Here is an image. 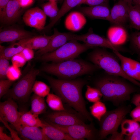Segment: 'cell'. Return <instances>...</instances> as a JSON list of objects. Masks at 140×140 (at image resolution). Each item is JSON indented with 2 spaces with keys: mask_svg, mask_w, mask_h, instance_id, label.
Returning <instances> with one entry per match:
<instances>
[{
  "mask_svg": "<svg viewBox=\"0 0 140 140\" xmlns=\"http://www.w3.org/2000/svg\"><path fill=\"white\" fill-rule=\"evenodd\" d=\"M53 91L62 101L73 108L85 119L92 122L91 114L88 111L82 94L86 81L80 79H57L45 75Z\"/></svg>",
  "mask_w": 140,
  "mask_h": 140,
  "instance_id": "1",
  "label": "cell"
},
{
  "mask_svg": "<svg viewBox=\"0 0 140 140\" xmlns=\"http://www.w3.org/2000/svg\"><path fill=\"white\" fill-rule=\"evenodd\" d=\"M127 80L121 77L108 74L95 80L94 85L102 93L104 100L111 102L118 106L129 100L131 95L138 90L136 86Z\"/></svg>",
  "mask_w": 140,
  "mask_h": 140,
  "instance_id": "2",
  "label": "cell"
},
{
  "mask_svg": "<svg viewBox=\"0 0 140 140\" xmlns=\"http://www.w3.org/2000/svg\"><path fill=\"white\" fill-rule=\"evenodd\" d=\"M99 69L93 63L75 59L46 64L41 67V70L55 75L59 79L71 80L83 75L91 74Z\"/></svg>",
  "mask_w": 140,
  "mask_h": 140,
  "instance_id": "3",
  "label": "cell"
},
{
  "mask_svg": "<svg viewBox=\"0 0 140 140\" xmlns=\"http://www.w3.org/2000/svg\"><path fill=\"white\" fill-rule=\"evenodd\" d=\"M115 55L105 49L98 48L89 54L88 58L93 64L104 70L108 74L122 77L140 87V82L124 73Z\"/></svg>",
  "mask_w": 140,
  "mask_h": 140,
  "instance_id": "4",
  "label": "cell"
},
{
  "mask_svg": "<svg viewBox=\"0 0 140 140\" xmlns=\"http://www.w3.org/2000/svg\"><path fill=\"white\" fill-rule=\"evenodd\" d=\"M93 48L85 43L81 44L72 39L54 51L35 58V60L43 62H59L75 59L81 53Z\"/></svg>",
  "mask_w": 140,
  "mask_h": 140,
  "instance_id": "5",
  "label": "cell"
},
{
  "mask_svg": "<svg viewBox=\"0 0 140 140\" xmlns=\"http://www.w3.org/2000/svg\"><path fill=\"white\" fill-rule=\"evenodd\" d=\"M130 105L122 104L116 109L107 111L99 121V139H105L109 134L117 131L126 116L131 111Z\"/></svg>",
  "mask_w": 140,
  "mask_h": 140,
  "instance_id": "6",
  "label": "cell"
},
{
  "mask_svg": "<svg viewBox=\"0 0 140 140\" xmlns=\"http://www.w3.org/2000/svg\"><path fill=\"white\" fill-rule=\"evenodd\" d=\"M38 69L32 68L21 79L15 83L12 88L5 95L8 98L25 102L31 93L37 75L39 74Z\"/></svg>",
  "mask_w": 140,
  "mask_h": 140,
  "instance_id": "7",
  "label": "cell"
},
{
  "mask_svg": "<svg viewBox=\"0 0 140 140\" xmlns=\"http://www.w3.org/2000/svg\"><path fill=\"white\" fill-rule=\"evenodd\" d=\"M67 134L75 140L99 139V132L91 122L89 124L85 123L69 126H62L47 122Z\"/></svg>",
  "mask_w": 140,
  "mask_h": 140,
  "instance_id": "8",
  "label": "cell"
},
{
  "mask_svg": "<svg viewBox=\"0 0 140 140\" xmlns=\"http://www.w3.org/2000/svg\"><path fill=\"white\" fill-rule=\"evenodd\" d=\"M45 117L46 121L62 126L85 123V118L79 113H76L66 109L64 110L50 113Z\"/></svg>",
  "mask_w": 140,
  "mask_h": 140,
  "instance_id": "9",
  "label": "cell"
},
{
  "mask_svg": "<svg viewBox=\"0 0 140 140\" xmlns=\"http://www.w3.org/2000/svg\"><path fill=\"white\" fill-rule=\"evenodd\" d=\"M73 39L82 41L93 48L100 47L119 51L123 50L120 46H117L113 44L108 39L94 33L91 28L89 29L87 32L84 34L78 35L74 34Z\"/></svg>",
  "mask_w": 140,
  "mask_h": 140,
  "instance_id": "10",
  "label": "cell"
},
{
  "mask_svg": "<svg viewBox=\"0 0 140 140\" xmlns=\"http://www.w3.org/2000/svg\"><path fill=\"white\" fill-rule=\"evenodd\" d=\"M18 106L14 100L8 99L0 103V118L10 123L15 128L20 125V119L22 113L18 110Z\"/></svg>",
  "mask_w": 140,
  "mask_h": 140,
  "instance_id": "11",
  "label": "cell"
},
{
  "mask_svg": "<svg viewBox=\"0 0 140 140\" xmlns=\"http://www.w3.org/2000/svg\"><path fill=\"white\" fill-rule=\"evenodd\" d=\"M73 34L71 32H61L54 29L53 33L48 45L44 48L37 51L35 57L54 51L68 41L73 39Z\"/></svg>",
  "mask_w": 140,
  "mask_h": 140,
  "instance_id": "12",
  "label": "cell"
},
{
  "mask_svg": "<svg viewBox=\"0 0 140 140\" xmlns=\"http://www.w3.org/2000/svg\"><path fill=\"white\" fill-rule=\"evenodd\" d=\"M46 16L42 9L37 7L27 10L23 19L27 26L41 31L45 27Z\"/></svg>",
  "mask_w": 140,
  "mask_h": 140,
  "instance_id": "13",
  "label": "cell"
},
{
  "mask_svg": "<svg viewBox=\"0 0 140 140\" xmlns=\"http://www.w3.org/2000/svg\"><path fill=\"white\" fill-rule=\"evenodd\" d=\"M129 4L123 1L119 0L110 10V22L122 26L129 20Z\"/></svg>",
  "mask_w": 140,
  "mask_h": 140,
  "instance_id": "14",
  "label": "cell"
},
{
  "mask_svg": "<svg viewBox=\"0 0 140 140\" xmlns=\"http://www.w3.org/2000/svg\"><path fill=\"white\" fill-rule=\"evenodd\" d=\"M21 8L17 0H10L0 15L1 22L5 24H10L16 22L20 16Z\"/></svg>",
  "mask_w": 140,
  "mask_h": 140,
  "instance_id": "15",
  "label": "cell"
},
{
  "mask_svg": "<svg viewBox=\"0 0 140 140\" xmlns=\"http://www.w3.org/2000/svg\"><path fill=\"white\" fill-rule=\"evenodd\" d=\"M32 37V33L22 29L15 28L5 29L0 32V43L14 42Z\"/></svg>",
  "mask_w": 140,
  "mask_h": 140,
  "instance_id": "16",
  "label": "cell"
},
{
  "mask_svg": "<svg viewBox=\"0 0 140 140\" xmlns=\"http://www.w3.org/2000/svg\"><path fill=\"white\" fill-rule=\"evenodd\" d=\"M79 10L90 18L110 20V10L108 5H100L80 7Z\"/></svg>",
  "mask_w": 140,
  "mask_h": 140,
  "instance_id": "17",
  "label": "cell"
},
{
  "mask_svg": "<svg viewBox=\"0 0 140 140\" xmlns=\"http://www.w3.org/2000/svg\"><path fill=\"white\" fill-rule=\"evenodd\" d=\"M15 129L22 139L50 140L45 135L42 129L40 127H27L20 125Z\"/></svg>",
  "mask_w": 140,
  "mask_h": 140,
  "instance_id": "18",
  "label": "cell"
},
{
  "mask_svg": "<svg viewBox=\"0 0 140 140\" xmlns=\"http://www.w3.org/2000/svg\"><path fill=\"white\" fill-rule=\"evenodd\" d=\"M86 22V19L82 12L74 11L70 12L66 17L65 25L67 30L77 31L82 29Z\"/></svg>",
  "mask_w": 140,
  "mask_h": 140,
  "instance_id": "19",
  "label": "cell"
},
{
  "mask_svg": "<svg viewBox=\"0 0 140 140\" xmlns=\"http://www.w3.org/2000/svg\"><path fill=\"white\" fill-rule=\"evenodd\" d=\"M108 39L114 45L120 46L127 41V32L122 26L116 25L110 27L107 32Z\"/></svg>",
  "mask_w": 140,
  "mask_h": 140,
  "instance_id": "20",
  "label": "cell"
},
{
  "mask_svg": "<svg viewBox=\"0 0 140 140\" xmlns=\"http://www.w3.org/2000/svg\"><path fill=\"white\" fill-rule=\"evenodd\" d=\"M52 37L44 34L33 37L21 40L22 43L26 47L33 50H39L42 49L48 44Z\"/></svg>",
  "mask_w": 140,
  "mask_h": 140,
  "instance_id": "21",
  "label": "cell"
},
{
  "mask_svg": "<svg viewBox=\"0 0 140 140\" xmlns=\"http://www.w3.org/2000/svg\"><path fill=\"white\" fill-rule=\"evenodd\" d=\"M44 125L42 128L46 136L53 140H75L68 135L50 124L45 120H42Z\"/></svg>",
  "mask_w": 140,
  "mask_h": 140,
  "instance_id": "22",
  "label": "cell"
},
{
  "mask_svg": "<svg viewBox=\"0 0 140 140\" xmlns=\"http://www.w3.org/2000/svg\"><path fill=\"white\" fill-rule=\"evenodd\" d=\"M38 116L33 114L30 111L22 113L20 119V124L23 126L42 128L44 123L42 120L39 118Z\"/></svg>",
  "mask_w": 140,
  "mask_h": 140,
  "instance_id": "23",
  "label": "cell"
},
{
  "mask_svg": "<svg viewBox=\"0 0 140 140\" xmlns=\"http://www.w3.org/2000/svg\"><path fill=\"white\" fill-rule=\"evenodd\" d=\"M25 47L20 40L17 42H13L7 47L0 45V56L9 60L14 55L20 53Z\"/></svg>",
  "mask_w": 140,
  "mask_h": 140,
  "instance_id": "24",
  "label": "cell"
},
{
  "mask_svg": "<svg viewBox=\"0 0 140 140\" xmlns=\"http://www.w3.org/2000/svg\"><path fill=\"white\" fill-rule=\"evenodd\" d=\"M129 5V27L140 30V5Z\"/></svg>",
  "mask_w": 140,
  "mask_h": 140,
  "instance_id": "25",
  "label": "cell"
},
{
  "mask_svg": "<svg viewBox=\"0 0 140 140\" xmlns=\"http://www.w3.org/2000/svg\"><path fill=\"white\" fill-rule=\"evenodd\" d=\"M32 113L38 115L44 113L47 106L44 97L39 96L34 93L31 98Z\"/></svg>",
  "mask_w": 140,
  "mask_h": 140,
  "instance_id": "26",
  "label": "cell"
},
{
  "mask_svg": "<svg viewBox=\"0 0 140 140\" xmlns=\"http://www.w3.org/2000/svg\"><path fill=\"white\" fill-rule=\"evenodd\" d=\"M121 133L126 136L132 135L139 128V122L133 119H124L121 124Z\"/></svg>",
  "mask_w": 140,
  "mask_h": 140,
  "instance_id": "27",
  "label": "cell"
},
{
  "mask_svg": "<svg viewBox=\"0 0 140 140\" xmlns=\"http://www.w3.org/2000/svg\"><path fill=\"white\" fill-rule=\"evenodd\" d=\"M46 101L50 108L55 111H61L65 110L62 101L58 95L49 93L47 96Z\"/></svg>",
  "mask_w": 140,
  "mask_h": 140,
  "instance_id": "28",
  "label": "cell"
},
{
  "mask_svg": "<svg viewBox=\"0 0 140 140\" xmlns=\"http://www.w3.org/2000/svg\"><path fill=\"white\" fill-rule=\"evenodd\" d=\"M41 6L45 14L50 18L51 20L57 15L59 10L55 1H49L42 4Z\"/></svg>",
  "mask_w": 140,
  "mask_h": 140,
  "instance_id": "29",
  "label": "cell"
},
{
  "mask_svg": "<svg viewBox=\"0 0 140 140\" xmlns=\"http://www.w3.org/2000/svg\"><path fill=\"white\" fill-rule=\"evenodd\" d=\"M83 0H65L55 19L58 21L65 14L73 8L80 5Z\"/></svg>",
  "mask_w": 140,
  "mask_h": 140,
  "instance_id": "30",
  "label": "cell"
},
{
  "mask_svg": "<svg viewBox=\"0 0 140 140\" xmlns=\"http://www.w3.org/2000/svg\"><path fill=\"white\" fill-rule=\"evenodd\" d=\"M89 108L91 115L99 121L107 111L105 104L100 101L94 103Z\"/></svg>",
  "mask_w": 140,
  "mask_h": 140,
  "instance_id": "31",
  "label": "cell"
},
{
  "mask_svg": "<svg viewBox=\"0 0 140 140\" xmlns=\"http://www.w3.org/2000/svg\"><path fill=\"white\" fill-rule=\"evenodd\" d=\"M32 91L37 95L44 97L50 93V88L43 82L36 81L33 87Z\"/></svg>",
  "mask_w": 140,
  "mask_h": 140,
  "instance_id": "32",
  "label": "cell"
},
{
  "mask_svg": "<svg viewBox=\"0 0 140 140\" xmlns=\"http://www.w3.org/2000/svg\"><path fill=\"white\" fill-rule=\"evenodd\" d=\"M85 96L89 102L94 103L100 101L102 97V95L98 89L87 85Z\"/></svg>",
  "mask_w": 140,
  "mask_h": 140,
  "instance_id": "33",
  "label": "cell"
},
{
  "mask_svg": "<svg viewBox=\"0 0 140 140\" xmlns=\"http://www.w3.org/2000/svg\"><path fill=\"white\" fill-rule=\"evenodd\" d=\"M130 45L133 50L140 56V32L131 33L129 37Z\"/></svg>",
  "mask_w": 140,
  "mask_h": 140,
  "instance_id": "34",
  "label": "cell"
},
{
  "mask_svg": "<svg viewBox=\"0 0 140 140\" xmlns=\"http://www.w3.org/2000/svg\"><path fill=\"white\" fill-rule=\"evenodd\" d=\"M22 75L21 71L19 68L13 65L10 66L6 74L8 79L14 81L19 79Z\"/></svg>",
  "mask_w": 140,
  "mask_h": 140,
  "instance_id": "35",
  "label": "cell"
},
{
  "mask_svg": "<svg viewBox=\"0 0 140 140\" xmlns=\"http://www.w3.org/2000/svg\"><path fill=\"white\" fill-rule=\"evenodd\" d=\"M8 60L0 56V79H5L7 78L6 74L10 66Z\"/></svg>",
  "mask_w": 140,
  "mask_h": 140,
  "instance_id": "36",
  "label": "cell"
},
{
  "mask_svg": "<svg viewBox=\"0 0 140 140\" xmlns=\"http://www.w3.org/2000/svg\"><path fill=\"white\" fill-rule=\"evenodd\" d=\"M13 81L8 79H2L0 80V98L5 95L9 90Z\"/></svg>",
  "mask_w": 140,
  "mask_h": 140,
  "instance_id": "37",
  "label": "cell"
},
{
  "mask_svg": "<svg viewBox=\"0 0 140 140\" xmlns=\"http://www.w3.org/2000/svg\"><path fill=\"white\" fill-rule=\"evenodd\" d=\"M11 59L12 65L19 68L23 67L27 61L20 53L14 55Z\"/></svg>",
  "mask_w": 140,
  "mask_h": 140,
  "instance_id": "38",
  "label": "cell"
},
{
  "mask_svg": "<svg viewBox=\"0 0 140 140\" xmlns=\"http://www.w3.org/2000/svg\"><path fill=\"white\" fill-rule=\"evenodd\" d=\"M109 0H84L80 3V5L85 4L89 6L100 5H108Z\"/></svg>",
  "mask_w": 140,
  "mask_h": 140,
  "instance_id": "39",
  "label": "cell"
},
{
  "mask_svg": "<svg viewBox=\"0 0 140 140\" xmlns=\"http://www.w3.org/2000/svg\"><path fill=\"white\" fill-rule=\"evenodd\" d=\"M1 122L4 125L5 127L9 130L12 139L13 140H21L22 139L18 135V133L17 131L12 128L9 125L7 122L5 121L0 118Z\"/></svg>",
  "mask_w": 140,
  "mask_h": 140,
  "instance_id": "40",
  "label": "cell"
},
{
  "mask_svg": "<svg viewBox=\"0 0 140 140\" xmlns=\"http://www.w3.org/2000/svg\"><path fill=\"white\" fill-rule=\"evenodd\" d=\"M20 53L26 61L34 58V53L33 50L29 48L25 47Z\"/></svg>",
  "mask_w": 140,
  "mask_h": 140,
  "instance_id": "41",
  "label": "cell"
},
{
  "mask_svg": "<svg viewBox=\"0 0 140 140\" xmlns=\"http://www.w3.org/2000/svg\"><path fill=\"white\" fill-rule=\"evenodd\" d=\"M130 116L132 119L140 122V106H137L130 112Z\"/></svg>",
  "mask_w": 140,
  "mask_h": 140,
  "instance_id": "42",
  "label": "cell"
},
{
  "mask_svg": "<svg viewBox=\"0 0 140 140\" xmlns=\"http://www.w3.org/2000/svg\"><path fill=\"white\" fill-rule=\"evenodd\" d=\"M126 140H140V126L131 135L126 136L124 138Z\"/></svg>",
  "mask_w": 140,
  "mask_h": 140,
  "instance_id": "43",
  "label": "cell"
},
{
  "mask_svg": "<svg viewBox=\"0 0 140 140\" xmlns=\"http://www.w3.org/2000/svg\"><path fill=\"white\" fill-rule=\"evenodd\" d=\"M111 135L107 140H124V136L121 132H119L117 131L111 134Z\"/></svg>",
  "mask_w": 140,
  "mask_h": 140,
  "instance_id": "44",
  "label": "cell"
},
{
  "mask_svg": "<svg viewBox=\"0 0 140 140\" xmlns=\"http://www.w3.org/2000/svg\"><path fill=\"white\" fill-rule=\"evenodd\" d=\"M22 8L28 7L32 4L34 0H17Z\"/></svg>",
  "mask_w": 140,
  "mask_h": 140,
  "instance_id": "45",
  "label": "cell"
},
{
  "mask_svg": "<svg viewBox=\"0 0 140 140\" xmlns=\"http://www.w3.org/2000/svg\"><path fill=\"white\" fill-rule=\"evenodd\" d=\"M4 128L3 127H0V140H12L11 136L7 135L3 132Z\"/></svg>",
  "mask_w": 140,
  "mask_h": 140,
  "instance_id": "46",
  "label": "cell"
},
{
  "mask_svg": "<svg viewBox=\"0 0 140 140\" xmlns=\"http://www.w3.org/2000/svg\"><path fill=\"white\" fill-rule=\"evenodd\" d=\"M131 103L137 106H140V94H136L133 96Z\"/></svg>",
  "mask_w": 140,
  "mask_h": 140,
  "instance_id": "47",
  "label": "cell"
},
{
  "mask_svg": "<svg viewBox=\"0 0 140 140\" xmlns=\"http://www.w3.org/2000/svg\"><path fill=\"white\" fill-rule=\"evenodd\" d=\"M10 0H0V15L2 13Z\"/></svg>",
  "mask_w": 140,
  "mask_h": 140,
  "instance_id": "48",
  "label": "cell"
},
{
  "mask_svg": "<svg viewBox=\"0 0 140 140\" xmlns=\"http://www.w3.org/2000/svg\"><path fill=\"white\" fill-rule=\"evenodd\" d=\"M133 4L140 5V0H132Z\"/></svg>",
  "mask_w": 140,
  "mask_h": 140,
  "instance_id": "49",
  "label": "cell"
},
{
  "mask_svg": "<svg viewBox=\"0 0 140 140\" xmlns=\"http://www.w3.org/2000/svg\"><path fill=\"white\" fill-rule=\"evenodd\" d=\"M128 3L129 4H132L133 2L132 0H122Z\"/></svg>",
  "mask_w": 140,
  "mask_h": 140,
  "instance_id": "50",
  "label": "cell"
},
{
  "mask_svg": "<svg viewBox=\"0 0 140 140\" xmlns=\"http://www.w3.org/2000/svg\"><path fill=\"white\" fill-rule=\"evenodd\" d=\"M138 56V59H139V61L140 62V56Z\"/></svg>",
  "mask_w": 140,
  "mask_h": 140,
  "instance_id": "51",
  "label": "cell"
},
{
  "mask_svg": "<svg viewBox=\"0 0 140 140\" xmlns=\"http://www.w3.org/2000/svg\"><path fill=\"white\" fill-rule=\"evenodd\" d=\"M83 0H83L82 1H83Z\"/></svg>",
  "mask_w": 140,
  "mask_h": 140,
  "instance_id": "52",
  "label": "cell"
},
{
  "mask_svg": "<svg viewBox=\"0 0 140 140\" xmlns=\"http://www.w3.org/2000/svg\"><path fill=\"white\" fill-rule=\"evenodd\" d=\"M48 1H49V0H48Z\"/></svg>",
  "mask_w": 140,
  "mask_h": 140,
  "instance_id": "53",
  "label": "cell"
}]
</instances>
